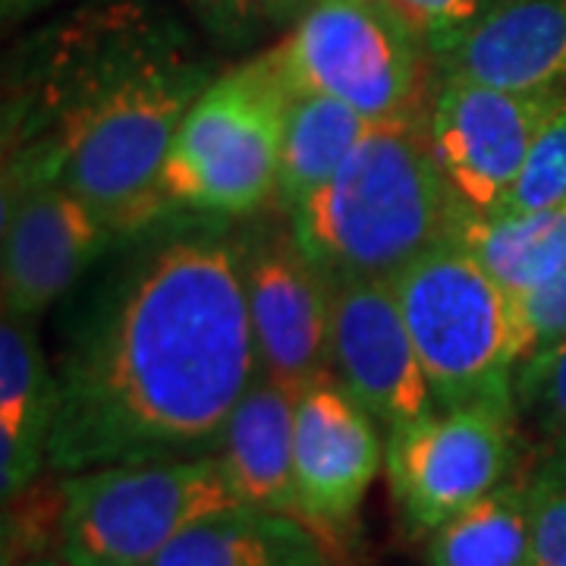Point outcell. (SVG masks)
I'll use <instances>...</instances> for the list:
<instances>
[{
	"label": "cell",
	"mask_w": 566,
	"mask_h": 566,
	"mask_svg": "<svg viewBox=\"0 0 566 566\" xmlns=\"http://www.w3.org/2000/svg\"><path fill=\"white\" fill-rule=\"evenodd\" d=\"M151 566H331V557L300 516L230 504L192 523Z\"/></svg>",
	"instance_id": "cell-17"
},
{
	"label": "cell",
	"mask_w": 566,
	"mask_h": 566,
	"mask_svg": "<svg viewBox=\"0 0 566 566\" xmlns=\"http://www.w3.org/2000/svg\"><path fill=\"white\" fill-rule=\"evenodd\" d=\"M394 10L406 29L419 39L434 61L450 44L463 39L472 25L485 20L497 0H378Z\"/></svg>",
	"instance_id": "cell-24"
},
{
	"label": "cell",
	"mask_w": 566,
	"mask_h": 566,
	"mask_svg": "<svg viewBox=\"0 0 566 566\" xmlns=\"http://www.w3.org/2000/svg\"><path fill=\"white\" fill-rule=\"evenodd\" d=\"M381 463V424L349 397L334 371L296 394L300 520L322 535L324 545L356 526Z\"/></svg>",
	"instance_id": "cell-13"
},
{
	"label": "cell",
	"mask_w": 566,
	"mask_h": 566,
	"mask_svg": "<svg viewBox=\"0 0 566 566\" xmlns=\"http://www.w3.org/2000/svg\"><path fill=\"white\" fill-rule=\"evenodd\" d=\"M214 457L237 504L300 516L296 394L259 371L233 409Z\"/></svg>",
	"instance_id": "cell-16"
},
{
	"label": "cell",
	"mask_w": 566,
	"mask_h": 566,
	"mask_svg": "<svg viewBox=\"0 0 566 566\" xmlns=\"http://www.w3.org/2000/svg\"><path fill=\"white\" fill-rule=\"evenodd\" d=\"M290 95L274 51L214 76L164 158L158 177L164 214L249 218L277 199Z\"/></svg>",
	"instance_id": "cell-4"
},
{
	"label": "cell",
	"mask_w": 566,
	"mask_h": 566,
	"mask_svg": "<svg viewBox=\"0 0 566 566\" xmlns=\"http://www.w3.org/2000/svg\"><path fill=\"white\" fill-rule=\"evenodd\" d=\"M7 80L3 180H48L120 233L161 221L158 177L214 82L155 0H88L25 44Z\"/></svg>",
	"instance_id": "cell-2"
},
{
	"label": "cell",
	"mask_w": 566,
	"mask_h": 566,
	"mask_svg": "<svg viewBox=\"0 0 566 566\" xmlns=\"http://www.w3.org/2000/svg\"><path fill=\"white\" fill-rule=\"evenodd\" d=\"M566 104V88H501L434 76L428 142L447 189L469 211H494L523 174L532 145Z\"/></svg>",
	"instance_id": "cell-9"
},
{
	"label": "cell",
	"mask_w": 566,
	"mask_h": 566,
	"mask_svg": "<svg viewBox=\"0 0 566 566\" xmlns=\"http://www.w3.org/2000/svg\"><path fill=\"white\" fill-rule=\"evenodd\" d=\"M444 237L463 245L513 300H523L564 271L566 202L526 214H482L453 202Z\"/></svg>",
	"instance_id": "cell-18"
},
{
	"label": "cell",
	"mask_w": 566,
	"mask_h": 566,
	"mask_svg": "<svg viewBox=\"0 0 566 566\" xmlns=\"http://www.w3.org/2000/svg\"><path fill=\"white\" fill-rule=\"evenodd\" d=\"M230 504L237 497L214 453L63 475V564L151 566L192 523Z\"/></svg>",
	"instance_id": "cell-6"
},
{
	"label": "cell",
	"mask_w": 566,
	"mask_h": 566,
	"mask_svg": "<svg viewBox=\"0 0 566 566\" xmlns=\"http://www.w3.org/2000/svg\"><path fill=\"white\" fill-rule=\"evenodd\" d=\"M13 566H70L63 564V560H51V557H29V560H20V564Z\"/></svg>",
	"instance_id": "cell-29"
},
{
	"label": "cell",
	"mask_w": 566,
	"mask_h": 566,
	"mask_svg": "<svg viewBox=\"0 0 566 566\" xmlns=\"http://www.w3.org/2000/svg\"><path fill=\"white\" fill-rule=\"evenodd\" d=\"M453 202L428 142V107H416L371 123L286 221L327 277L390 281L444 240Z\"/></svg>",
	"instance_id": "cell-3"
},
{
	"label": "cell",
	"mask_w": 566,
	"mask_h": 566,
	"mask_svg": "<svg viewBox=\"0 0 566 566\" xmlns=\"http://www.w3.org/2000/svg\"><path fill=\"white\" fill-rule=\"evenodd\" d=\"M123 237L80 196L48 180H3V312L39 318Z\"/></svg>",
	"instance_id": "cell-11"
},
{
	"label": "cell",
	"mask_w": 566,
	"mask_h": 566,
	"mask_svg": "<svg viewBox=\"0 0 566 566\" xmlns=\"http://www.w3.org/2000/svg\"><path fill=\"white\" fill-rule=\"evenodd\" d=\"M293 92H318L368 120L422 107L424 51L378 0H315L271 48Z\"/></svg>",
	"instance_id": "cell-7"
},
{
	"label": "cell",
	"mask_w": 566,
	"mask_h": 566,
	"mask_svg": "<svg viewBox=\"0 0 566 566\" xmlns=\"http://www.w3.org/2000/svg\"><path fill=\"white\" fill-rule=\"evenodd\" d=\"M368 117L349 104L318 92H293L286 104L281 145V177H277V208L290 214L315 189L331 180L349 151L371 129Z\"/></svg>",
	"instance_id": "cell-19"
},
{
	"label": "cell",
	"mask_w": 566,
	"mask_h": 566,
	"mask_svg": "<svg viewBox=\"0 0 566 566\" xmlns=\"http://www.w3.org/2000/svg\"><path fill=\"white\" fill-rule=\"evenodd\" d=\"M434 76L501 88H566V0H497L434 57Z\"/></svg>",
	"instance_id": "cell-14"
},
{
	"label": "cell",
	"mask_w": 566,
	"mask_h": 566,
	"mask_svg": "<svg viewBox=\"0 0 566 566\" xmlns=\"http://www.w3.org/2000/svg\"><path fill=\"white\" fill-rule=\"evenodd\" d=\"M255 3L262 10L264 22H271V25H293L315 0H255Z\"/></svg>",
	"instance_id": "cell-27"
},
{
	"label": "cell",
	"mask_w": 566,
	"mask_h": 566,
	"mask_svg": "<svg viewBox=\"0 0 566 566\" xmlns=\"http://www.w3.org/2000/svg\"><path fill=\"white\" fill-rule=\"evenodd\" d=\"M566 202V104L547 120L542 136L532 145L523 174L513 189L488 214H526Z\"/></svg>",
	"instance_id": "cell-23"
},
{
	"label": "cell",
	"mask_w": 566,
	"mask_h": 566,
	"mask_svg": "<svg viewBox=\"0 0 566 566\" xmlns=\"http://www.w3.org/2000/svg\"><path fill=\"white\" fill-rule=\"evenodd\" d=\"M259 375L237 237L189 223L104 286L57 371L48 469L211 457Z\"/></svg>",
	"instance_id": "cell-1"
},
{
	"label": "cell",
	"mask_w": 566,
	"mask_h": 566,
	"mask_svg": "<svg viewBox=\"0 0 566 566\" xmlns=\"http://www.w3.org/2000/svg\"><path fill=\"white\" fill-rule=\"evenodd\" d=\"M387 283L438 409H516L513 375L520 349L513 296L463 245L444 237Z\"/></svg>",
	"instance_id": "cell-5"
},
{
	"label": "cell",
	"mask_w": 566,
	"mask_h": 566,
	"mask_svg": "<svg viewBox=\"0 0 566 566\" xmlns=\"http://www.w3.org/2000/svg\"><path fill=\"white\" fill-rule=\"evenodd\" d=\"M51 3L57 0H0V13H3V25H13V22L29 20L41 10H48Z\"/></svg>",
	"instance_id": "cell-28"
},
{
	"label": "cell",
	"mask_w": 566,
	"mask_h": 566,
	"mask_svg": "<svg viewBox=\"0 0 566 566\" xmlns=\"http://www.w3.org/2000/svg\"><path fill=\"white\" fill-rule=\"evenodd\" d=\"M334 375L349 397L394 434L438 412L422 359L390 283L378 277H331Z\"/></svg>",
	"instance_id": "cell-12"
},
{
	"label": "cell",
	"mask_w": 566,
	"mask_h": 566,
	"mask_svg": "<svg viewBox=\"0 0 566 566\" xmlns=\"http://www.w3.org/2000/svg\"><path fill=\"white\" fill-rule=\"evenodd\" d=\"M513 394L520 419L532 422L545 447L566 444V337L520 363Z\"/></svg>",
	"instance_id": "cell-21"
},
{
	"label": "cell",
	"mask_w": 566,
	"mask_h": 566,
	"mask_svg": "<svg viewBox=\"0 0 566 566\" xmlns=\"http://www.w3.org/2000/svg\"><path fill=\"white\" fill-rule=\"evenodd\" d=\"M61 409L57 371L44 363L32 318L3 312L0 322V491L13 501L51 460Z\"/></svg>",
	"instance_id": "cell-15"
},
{
	"label": "cell",
	"mask_w": 566,
	"mask_h": 566,
	"mask_svg": "<svg viewBox=\"0 0 566 566\" xmlns=\"http://www.w3.org/2000/svg\"><path fill=\"white\" fill-rule=\"evenodd\" d=\"M259 371L300 394L334 371L331 277L305 255L293 227L264 221L237 237Z\"/></svg>",
	"instance_id": "cell-10"
},
{
	"label": "cell",
	"mask_w": 566,
	"mask_h": 566,
	"mask_svg": "<svg viewBox=\"0 0 566 566\" xmlns=\"http://www.w3.org/2000/svg\"><path fill=\"white\" fill-rule=\"evenodd\" d=\"M424 566H535L526 472L424 538Z\"/></svg>",
	"instance_id": "cell-20"
},
{
	"label": "cell",
	"mask_w": 566,
	"mask_h": 566,
	"mask_svg": "<svg viewBox=\"0 0 566 566\" xmlns=\"http://www.w3.org/2000/svg\"><path fill=\"white\" fill-rule=\"evenodd\" d=\"M535 566H566V444L545 447L526 472Z\"/></svg>",
	"instance_id": "cell-22"
},
{
	"label": "cell",
	"mask_w": 566,
	"mask_h": 566,
	"mask_svg": "<svg viewBox=\"0 0 566 566\" xmlns=\"http://www.w3.org/2000/svg\"><path fill=\"white\" fill-rule=\"evenodd\" d=\"M513 322H516V349L520 363L542 353L547 346L566 337V264L554 281L538 293L513 300ZM520 368V365H516Z\"/></svg>",
	"instance_id": "cell-25"
},
{
	"label": "cell",
	"mask_w": 566,
	"mask_h": 566,
	"mask_svg": "<svg viewBox=\"0 0 566 566\" xmlns=\"http://www.w3.org/2000/svg\"><path fill=\"white\" fill-rule=\"evenodd\" d=\"M211 39L223 48H243L262 29V10L255 0H182Z\"/></svg>",
	"instance_id": "cell-26"
},
{
	"label": "cell",
	"mask_w": 566,
	"mask_h": 566,
	"mask_svg": "<svg viewBox=\"0 0 566 566\" xmlns=\"http://www.w3.org/2000/svg\"><path fill=\"white\" fill-rule=\"evenodd\" d=\"M516 409L465 406L387 434V482L412 542L504 485L516 465Z\"/></svg>",
	"instance_id": "cell-8"
}]
</instances>
